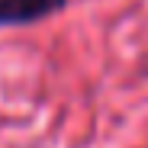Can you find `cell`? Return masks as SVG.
Instances as JSON below:
<instances>
[{"mask_svg": "<svg viewBox=\"0 0 148 148\" xmlns=\"http://www.w3.org/2000/svg\"><path fill=\"white\" fill-rule=\"evenodd\" d=\"M64 0H0V23L16 26V23H36L58 10Z\"/></svg>", "mask_w": 148, "mask_h": 148, "instance_id": "6da1fadb", "label": "cell"}]
</instances>
